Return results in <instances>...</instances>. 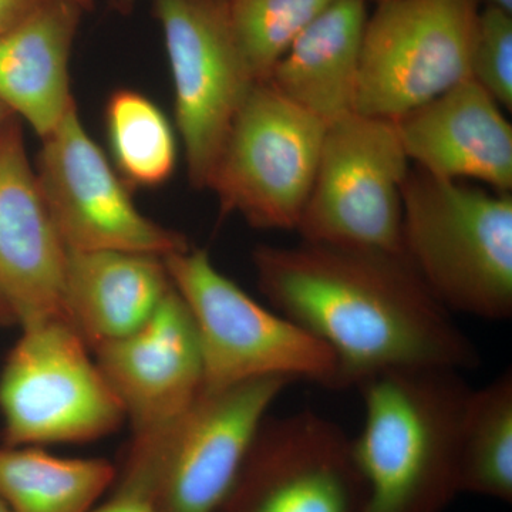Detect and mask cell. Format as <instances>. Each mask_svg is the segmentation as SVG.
Here are the masks:
<instances>
[{
	"mask_svg": "<svg viewBox=\"0 0 512 512\" xmlns=\"http://www.w3.org/2000/svg\"><path fill=\"white\" fill-rule=\"evenodd\" d=\"M276 311L325 343L336 389L402 367L476 369L480 352L404 256L302 241L254 251Z\"/></svg>",
	"mask_w": 512,
	"mask_h": 512,
	"instance_id": "obj_1",
	"label": "cell"
},
{
	"mask_svg": "<svg viewBox=\"0 0 512 512\" xmlns=\"http://www.w3.org/2000/svg\"><path fill=\"white\" fill-rule=\"evenodd\" d=\"M365 421L353 451L363 512H443L460 494L461 426L471 387L460 370L402 367L357 384Z\"/></svg>",
	"mask_w": 512,
	"mask_h": 512,
	"instance_id": "obj_2",
	"label": "cell"
},
{
	"mask_svg": "<svg viewBox=\"0 0 512 512\" xmlns=\"http://www.w3.org/2000/svg\"><path fill=\"white\" fill-rule=\"evenodd\" d=\"M402 247L448 312L511 318V192L410 170L403 187Z\"/></svg>",
	"mask_w": 512,
	"mask_h": 512,
	"instance_id": "obj_3",
	"label": "cell"
},
{
	"mask_svg": "<svg viewBox=\"0 0 512 512\" xmlns=\"http://www.w3.org/2000/svg\"><path fill=\"white\" fill-rule=\"evenodd\" d=\"M291 380H249L201 393L164 429L131 439L113 491L158 512H215L244 463L269 409Z\"/></svg>",
	"mask_w": 512,
	"mask_h": 512,
	"instance_id": "obj_4",
	"label": "cell"
},
{
	"mask_svg": "<svg viewBox=\"0 0 512 512\" xmlns=\"http://www.w3.org/2000/svg\"><path fill=\"white\" fill-rule=\"evenodd\" d=\"M190 309L204 365V389L282 377L336 389V359L325 343L269 311L218 271L210 255L188 247L164 258Z\"/></svg>",
	"mask_w": 512,
	"mask_h": 512,
	"instance_id": "obj_5",
	"label": "cell"
},
{
	"mask_svg": "<svg viewBox=\"0 0 512 512\" xmlns=\"http://www.w3.org/2000/svg\"><path fill=\"white\" fill-rule=\"evenodd\" d=\"M20 329L0 372L3 446L89 443L123 426L119 399L69 322Z\"/></svg>",
	"mask_w": 512,
	"mask_h": 512,
	"instance_id": "obj_6",
	"label": "cell"
},
{
	"mask_svg": "<svg viewBox=\"0 0 512 512\" xmlns=\"http://www.w3.org/2000/svg\"><path fill=\"white\" fill-rule=\"evenodd\" d=\"M409 163L396 120L352 113L329 124L296 231L312 244L404 256Z\"/></svg>",
	"mask_w": 512,
	"mask_h": 512,
	"instance_id": "obj_7",
	"label": "cell"
},
{
	"mask_svg": "<svg viewBox=\"0 0 512 512\" xmlns=\"http://www.w3.org/2000/svg\"><path fill=\"white\" fill-rule=\"evenodd\" d=\"M369 13L355 113L397 120L470 79L477 0H379Z\"/></svg>",
	"mask_w": 512,
	"mask_h": 512,
	"instance_id": "obj_8",
	"label": "cell"
},
{
	"mask_svg": "<svg viewBox=\"0 0 512 512\" xmlns=\"http://www.w3.org/2000/svg\"><path fill=\"white\" fill-rule=\"evenodd\" d=\"M326 127L268 83L255 84L212 175L210 190L222 212L241 215L255 228H298Z\"/></svg>",
	"mask_w": 512,
	"mask_h": 512,
	"instance_id": "obj_9",
	"label": "cell"
},
{
	"mask_svg": "<svg viewBox=\"0 0 512 512\" xmlns=\"http://www.w3.org/2000/svg\"><path fill=\"white\" fill-rule=\"evenodd\" d=\"M154 10L188 177L195 188L210 190L229 130L255 82L232 33L228 0H156Z\"/></svg>",
	"mask_w": 512,
	"mask_h": 512,
	"instance_id": "obj_10",
	"label": "cell"
},
{
	"mask_svg": "<svg viewBox=\"0 0 512 512\" xmlns=\"http://www.w3.org/2000/svg\"><path fill=\"white\" fill-rule=\"evenodd\" d=\"M42 141L37 183L67 252L167 258L190 247L183 235L138 211L126 183L87 133L76 103Z\"/></svg>",
	"mask_w": 512,
	"mask_h": 512,
	"instance_id": "obj_11",
	"label": "cell"
},
{
	"mask_svg": "<svg viewBox=\"0 0 512 512\" xmlns=\"http://www.w3.org/2000/svg\"><path fill=\"white\" fill-rule=\"evenodd\" d=\"M366 498L352 437L303 410L266 417L215 512H363Z\"/></svg>",
	"mask_w": 512,
	"mask_h": 512,
	"instance_id": "obj_12",
	"label": "cell"
},
{
	"mask_svg": "<svg viewBox=\"0 0 512 512\" xmlns=\"http://www.w3.org/2000/svg\"><path fill=\"white\" fill-rule=\"evenodd\" d=\"M93 355L130 421L131 439L164 429L204 387L197 328L174 285L141 328Z\"/></svg>",
	"mask_w": 512,
	"mask_h": 512,
	"instance_id": "obj_13",
	"label": "cell"
},
{
	"mask_svg": "<svg viewBox=\"0 0 512 512\" xmlns=\"http://www.w3.org/2000/svg\"><path fill=\"white\" fill-rule=\"evenodd\" d=\"M67 251L30 164L18 117L0 130V291L20 328L67 320Z\"/></svg>",
	"mask_w": 512,
	"mask_h": 512,
	"instance_id": "obj_14",
	"label": "cell"
},
{
	"mask_svg": "<svg viewBox=\"0 0 512 512\" xmlns=\"http://www.w3.org/2000/svg\"><path fill=\"white\" fill-rule=\"evenodd\" d=\"M396 124L404 153L424 173L511 192L510 121L473 79L404 114Z\"/></svg>",
	"mask_w": 512,
	"mask_h": 512,
	"instance_id": "obj_15",
	"label": "cell"
},
{
	"mask_svg": "<svg viewBox=\"0 0 512 512\" xmlns=\"http://www.w3.org/2000/svg\"><path fill=\"white\" fill-rule=\"evenodd\" d=\"M84 9L76 0H46L0 37V103L42 140L74 103L70 56Z\"/></svg>",
	"mask_w": 512,
	"mask_h": 512,
	"instance_id": "obj_16",
	"label": "cell"
},
{
	"mask_svg": "<svg viewBox=\"0 0 512 512\" xmlns=\"http://www.w3.org/2000/svg\"><path fill=\"white\" fill-rule=\"evenodd\" d=\"M173 289L164 258L123 251L67 252L64 308L90 350L147 322Z\"/></svg>",
	"mask_w": 512,
	"mask_h": 512,
	"instance_id": "obj_17",
	"label": "cell"
},
{
	"mask_svg": "<svg viewBox=\"0 0 512 512\" xmlns=\"http://www.w3.org/2000/svg\"><path fill=\"white\" fill-rule=\"evenodd\" d=\"M367 0H335L313 20L266 80L325 126L355 113Z\"/></svg>",
	"mask_w": 512,
	"mask_h": 512,
	"instance_id": "obj_18",
	"label": "cell"
},
{
	"mask_svg": "<svg viewBox=\"0 0 512 512\" xmlns=\"http://www.w3.org/2000/svg\"><path fill=\"white\" fill-rule=\"evenodd\" d=\"M114 480L116 466L104 458L0 446V500L12 512H92Z\"/></svg>",
	"mask_w": 512,
	"mask_h": 512,
	"instance_id": "obj_19",
	"label": "cell"
},
{
	"mask_svg": "<svg viewBox=\"0 0 512 512\" xmlns=\"http://www.w3.org/2000/svg\"><path fill=\"white\" fill-rule=\"evenodd\" d=\"M460 494L512 501V373L471 390L461 426Z\"/></svg>",
	"mask_w": 512,
	"mask_h": 512,
	"instance_id": "obj_20",
	"label": "cell"
},
{
	"mask_svg": "<svg viewBox=\"0 0 512 512\" xmlns=\"http://www.w3.org/2000/svg\"><path fill=\"white\" fill-rule=\"evenodd\" d=\"M111 154L126 185L157 187L170 180L177 143L170 121L144 94L116 90L106 106Z\"/></svg>",
	"mask_w": 512,
	"mask_h": 512,
	"instance_id": "obj_21",
	"label": "cell"
},
{
	"mask_svg": "<svg viewBox=\"0 0 512 512\" xmlns=\"http://www.w3.org/2000/svg\"><path fill=\"white\" fill-rule=\"evenodd\" d=\"M335 0H228L229 22L255 84L265 83L296 37Z\"/></svg>",
	"mask_w": 512,
	"mask_h": 512,
	"instance_id": "obj_22",
	"label": "cell"
},
{
	"mask_svg": "<svg viewBox=\"0 0 512 512\" xmlns=\"http://www.w3.org/2000/svg\"><path fill=\"white\" fill-rule=\"evenodd\" d=\"M470 79L503 109L512 110V13L495 8L478 10Z\"/></svg>",
	"mask_w": 512,
	"mask_h": 512,
	"instance_id": "obj_23",
	"label": "cell"
},
{
	"mask_svg": "<svg viewBox=\"0 0 512 512\" xmlns=\"http://www.w3.org/2000/svg\"><path fill=\"white\" fill-rule=\"evenodd\" d=\"M46 0H0V37L15 29Z\"/></svg>",
	"mask_w": 512,
	"mask_h": 512,
	"instance_id": "obj_24",
	"label": "cell"
},
{
	"mask_svg": "<svg viewBox=\"0 0 512 512\" xmlns=\"http://www.w3.org/2000/svg\"><path fill=\"white\" fill-rule=\"evenodd\" d=\"M92 512H158L144 498L134 494L113 491L109 500L100 507H94Z\"/></svg>",
	"mask_w": 512,
	"mask_h": 512,
	"instance_id": "obj_25",
	"label": "cell"
},
{
	"mask_svg": "<svg viewBox=\"0 0 512 512\" xmlns=\"http://www.w3.org/2000/svg\"><path fill=\"white\" fill-rule=\"evenodd\" d=\"M18 325L15 313L10 308L9 302L6 301L5 295L0 291V329L9 328V326Z\"/></svg>",
	"mask_w": 512,
	"mask_h": 512,
	"instance_id": "obj_26",
	"label": "cell"
},
{
	"mask_svg": "<svg viewBox=\"0 0 512 512\" xmlns=\"http://www.w3.org/2000/svg\"><path fill=\"white\" fill-rule=\"evenodd\" d=\"M480 8H495L512 13V0H477Z\"/></svg>",
	"mask_w": 512,
	"mask_h": 512,
	"instance_id": "obj_27",
	"label": "cell"
},
{
	"mask_svg": "<svg viewBox=\"0 0 512 512\" xmlns=\"http://www.w3.org/2000/svg\"><path fill=\"white\" fill-rule=\"evenodd\" d=\"M13 117H16L15 114H13L8 107L3 106V104L0 103V130H2V128L13 119Z\"/></svg>",
	"mask_w": 512,
	"mask_h": 512,
	"instance_id": "obj_28",
	"label": "cell"
},
{
	"mask_svg": "<svg viewBox=\"0 0 512 512\" xmlns=\"http://www.w3.org/2000/svg\"><path fill=\"white\" fill-rule=\"evenodd\" d=\"M76 2H79L80 5H83L86 9H90L93 6L92 0H76Z\"/></svg>",
	"mask_w": 512,
	"mask_h": 512,
	"instance_id": "obj_29",
	"label": "cell"
},
{
	"mask_svg": "<svg viewBox=\"0 0 512 512\" xmlns=\"http://www.w3.org/2000/svg\"><path fill=\"white\" fill-rule=\"evenodd\" d=\"M0 512H12L9 510L8 505L3 503L2 500H0Z\"/></svg>",
	"mask_w": 512,
	"mask_h": 512,
	"instance_id": "obj_30",
	"label": "cell"
},
{
	"mask_svg": "<svg viewBox=\"0 0 512 512\" xmlns=\"http://www.w3.org/2000/svg\"><path fill=\"white\" fill-rule=\"evenodd\" d=\"M376 2H379V0H376Z\"/></svg>",
	"mask_w": 512,
	"mask_h": 512,
	"instance_id": "obj_31",
	"label": "cell"
}]
</instances>
